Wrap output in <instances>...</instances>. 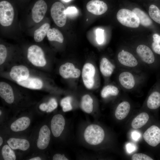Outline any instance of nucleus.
Returning <instances> with one entry per match:
<instances>
[{
	"label": "nucleus",
	"mask_w": 160,
	"mask_h": 160,
	"mask_svg": "<svg viewBox=\"0 0 160 160\" xmlns=\"http://www.w3.org/2000/svg\"><path fill=\"white\" fill-rule=\"evenodd\" d=\"M131 136L133 140L137 141L139 140L140 137L141 135L139 132L137 131H134L132 132Z\"/></svg>",
	"instance_id": "obj_39"
},
{
	"label": "nucleus",
	"mask_w": 160,
	"mask_h": 160,
	"mask_svg": "<svg viewBox=\"0 0 160 160\" xmlns=\"http://www.w3.org/2000/svg\"><path fill=\"white\" fill-rule=\"evenodd\" d=\"M0 96L8 103H12L14 101L13 89L9 84L5 82L0 83Z\"/></svg>",
	"instance_id": "obj_16"
},
{
	"label": "nucleus",
	"mask_w": 160,
	"mask_h": 160,
	"mask_svg": "<svg viewBox=\"0 0 160 160\" xmlns=\"http://www.w3.org/2000/svg\"><path fill=\"white\" fill-rule=\"evenodd\" d=\"M119 92L118 88L113 85H108L104 87L102 89L101 95L102 97L105 98L109 95L116 96Z\"/></svg>",
	"instance_id": "obj_29"
},
{
	"label": "nucleus",
	"mask_w": 160,
	"mask_h": 160,
	"mask_svg": "<svg viewBox=\"0 0 160 160\" xmlns=\"http://www.w3.org/2000/svg\"><path fill=\"white\" fill-rule=\"evenodd\" d=\"M116 17L122 25L127 27L137 28L140 25L139 18L132 11L127 9H121L117 12Z\"/></svg>",
	"instance_id": "obj_2"
},
{
	"label": "nucleus",
	"mask_w": 160,
	"mask_h": 160,
	"mask_svg": "<svg viewBox=\"0 0 160 160\" xmlns=\"http://www.w3.org/2000/svg\"><path fill=\"white\" fill-rule=\"evenodd\" d=\"M147 105L151 109L158 108L160 106V92L157 91L152 92L148 98Z\"/></svg>",
	"instance_id": "obj_23"
},
{
	"label": "nucleus",
	"mask_w": 160,
	"mask_h": 160,
	"mask_svg": "<svg viewBox=\"0 0 160 160\" xmlns=\"http://www.w3.org/2000/svg\"><path fill=\"white\" fill-rule=\"evenodd\" d=\"M95 69L92 64L87 63L83 66L82 72V77L85 86L88 89L92 88L94 84V76Z\"/></svg>",
	"instance_id": "obj_7"
},
{
	"label": "nucleus",
	"mask_w": 160,
	"mask_h": 160,
	"mask_svg": "<svg viewBox=\"0 0 160 160\" xmlns=\"http://www.w3.org/2000/svg\"><path fill=\"white\" fill-rule=\"evenodd\" d=\"M65 120L61 114L54 115L51 121V128L52 133L55 137H59L61 135L64 128Z\"/></svg>",
	"instance_id": "obj_10"
},
{
	"label": "nucleus",
	"mask_w": 160,
	"mask_h": 160,
	"mask_svg": "<svg viewBox=\"0 0 160 160\" xmlns=\"http://www.w3.org/2000/svg\"><path fill=\"white\" fill-rule=\"evenodd\" d=\"M50 27V25L48 23H46L36 30L34 34L35 41L36 42L41 41L47 35Z\"/></svg>",
	"instance_id": "obj_26"
},
{
	"label": "nucleus",
	"mask_w": 160,
	"mask_h": 160,
	"mask_svg": "<svg viewBox=\"0 0 160 160\" xmlns=\"http://www.w3.org/2000/svg\"><path fill=\"white\" fill-rule=\"evenodd\" d=\"M39 109L43 111H46L47 108V105L46 103H42L39 106Z\"/></svg>",
	"instance_id": "obj_43"
},
{
	"label": "nucleus",
	"mask_w": 160,
	"mask_h": 160,
	"mask_svg": "<svg viewBox=\"0 0 160 160\" xmlns=\"http://www.w3.org/2000/svg\"><path fill=\"white\" fill-rule=\"evenodd\" d=\"M139 18L140 24L145 27L151 25L152 22L148 15L144 11L138 8H134L132 11Z\"/></svg>",
	"instance_id": "obj_25"
},
{
	"label": "nucleus",
	"mask_w": 160,
	"mask_h": 160,
	"mask_svg": "<svg viewBox=\"0 0 160 160\" xmlns=\"http://www.w3.org/2000/svg\"><path fill=\"white\" fill-rule=\"evenodd\" d=\"M71 97L68 96L63 98L61 100L60 104L64 112L72 110V107L71 104Z\"/></svg>",
	"instance_id": "obj_32"
},
{
	"label": "nucleus",
	"mask_w": 160,
	"mask_h": 160,
	"mask_svg": "<svg viewBox=\"0 0 160 160\" xmlns=\"http://www.w3.org/2000/svg\"><path fill=\"white\" fill-rule=\"evenodd\" d=\"M53 160H68V159L67 158L64 154H55L52 158Z\"/></svg>",
	"instance_id": "obj_41"
},
{
	"label": "nucleus",
	"mask_w": 160,
	"mask_h": 160,
	"mask_svg": "<svg viewBox=\"0 0 160 160\" xmlns=\"http://www.w3.org/2000/svg\"><path fill=\"white\" fill-rule=\"evenodd\" d=\"M143 137L149 145L156 146L160 143V128L155 125L151 126L144 133Z\"/></svg>",
	"instance_id": "obj_6"
},
{
	"label": "nucleus",
	"mask_w": 160,
	"mask_h": 160,
	"mask_svg": "<svg viewBox=\"0 0 160 160\" xmlns=\"http://www.w3.org/2000/svg\"><path fill=\"white\" fill-rule=\"evenodd\" d=\"M59 71L60 75L64 79L77 78L81 74L80 71L76 68L72 63H70L61 65Z\"/></svg>",
	"instance_id": "obj_9"
},
{
	"label": "nucleus",
	"mask_w": 160,
	"mask_h": 160,
	"mask_svg": "<svg viewBox=\"0 0 160 160\" xmlns=\"http://www.w3.org/2000/svg\"><path fill=\"white\" fill-rule=\"evenodd\" d=\"M132 160H153V159L147 155L141 153L133 154L132 157Z\"/></svg>",
	"instance_id": "obj_35"
},
{
	"label": "nucleus",
	"mask_w": 160,
	"mask_h": 160,
	"mask_svg": "<svg viewBox=\"0 0 160 160\" xmlns=\"http://www.w3.org/2000/svg\"><path fill=\"white\" fill-rule=\"evenodd\" d=\"M137 52L142 60L148 64H152L155 60L154 55L151 49L147 46L141 44L137 46Z\"/></svg>",
	"instance_id": "obj_13"
},
{
	"label": "nucleus",
	"mask_w": 160,
	"mask_h": 160,
	"mask_svg": "<svg viewBox=\"0 0 160 160\" xmlns=\"http://www.w3.org/2000/svg\"><path fill=\"white\" fill-rule=\"evenodd\" d=\"M27 58L34 66L43 67L46 64L44 52L39 46L35 45L30 47L28 50Z\"/></svg>",
	"instance_id": "obj_3"
},
{
	"label": "nucleus",
	"mask_w": 160,
	"mask_h": 160,
	"mask_svg": "<svg viewBox=\"0 0 160 160\" xmlns=\"http://www.w3.org/2000/svg\"><path fill=\"white\" fill-rule=\"evenodd\" d=\"M119 62L126 66L133 67L137 65V61L133 55L129 52L122 50L118 55Z\"/></svg>",
	"instance_id": "obj_15"
},
{
	"label": "nucleus",
	"mask_w": 160,
	"mask_h": 160,
	"mask_svg": "<svg viewBox=\"0 0 160 160\" xmlns=\"http://www.w3.org/2000/svg\"><path fill=\"white\" fill-rule=\"evenodd\" d=\"M47 36L49 41H55L62 43L64 41L63 36L61 33L55 28H49L47 31Z\"/></svg>",
	"instance_id": "obj_28"
},
{
	"label": "nucleus",
	"mask_w": 160,
	"mask_h": 160,
	"mask_svg": "<svg viewBox=\"0 0 160 160\" xmlns=\"http://www.w3.org/2000/svg\"><path fill=\"white\" fill-rule=\"evenodd\" d=\"M47 8V3L44 0H39L35 3L31 11L32 17L36 23L40 22L44 18Z\"/></svg>",
	"instance_id": "obj_8"
},
{
	"label": "nucleus",
	"mask_w": 160,
	"mask_h": 160,
	"mask_svg": "<svg viewBox=\"0 0 160 160\" xmlns=\"http://www.w3.org/2000/svg\"><path fill=\"white\" fill-rule=\"evenodd\" d=\"M0 115H1V111H0Z\"/></svg>",
	"instance_id": "obj_47"
},
{
	"label": "nucleus",
	"mask_w": 160,
	"mask_h": 160,
	"mask_svg": "<svg viewBox=\"0 0 160 160\" xmlns=\"http://www.w3.org/2000/svg\"><path fill=\"white\" fill-rule=\"evenodd\" d=\"M86 7L87 10L96 15H100L105 12L108 7L106 4L100 0H92L87 4Z\"/></svg>",
	"instance_id": "obj_12"
},
{
	"label": "nucleus",
	"mask_w": 160,
	"mask_h": 160,
	"mask_svg": "<svg viewBox=\"0 0 160 160\" xmlns=\"http://www.w3.org/2000/svg\"><path fill=\"white\" fill-rule=\"evenodd\" d=\"M47 112H50L55 109L57 106V103L55 99L52 98L48 103Z\"/></svg>",
	"instance_id": "obj_37"
},
{
	"label": "nucleus",
	"mask_w": 160,
	"mask_h": 160,
	"mask_svg": "<svg viewBox=\"0 0 160 160\" xmlns=\"http://www.w3.org/2000/svg\"><path fill=\"white\" fill-rule=\"evenodd\" d=\"M11 78L17 82L24 80L29 76V71L28 68L23 65L13 66L10 72Z\"/></svg>",
	"instance_id": "obj_11"
},
{
	"label": "nucleus",
	"mask_w": 160,
	"mask_h": 160,
	"mask_svg": "<svg viewBox=\"0 0 160 160\" xmlns=\"http://www.w3.org/2000/svg\"><path fill=\"white\" fill-rule=\"evenodd\" d=\"M30 123V119L27 117H23L14 121L11 125L10 128L13 131H21L26 129Z\"/></svg>",
	"instance_id": "obj_19"
},
{
	"label": "nucleus",
	"mask_w": 160,
	"mask_h": 160,
	"mask_svg": "<svg viewBox=\"0 0 160 160\" xmlns=\"http://www.w3.org/2000/svg\"><path fill=\"white\" fill-rule=\"evenodd\" d=\"M62 0L64 2H69L71 0Z\"/></svg>",
	"instance_id": "obj_46"
},
{
	"label": "nucleus",
	"mask_w": 160,
	"mask_h": 160,
	"mask_svg": "<svg viewBox=\"0 0 160 160\" xmlns=\"http://www.w3.org/2000/svg\"><path fill=\"white\" fill-rule=\"evenodd\" d=\"M7 56V50L3 44L0 45V64L1 65L5 61Z\"/></svg>",
	"instance_id": "obj_34"
},
{
	"label": "nucleus",
	"mask_w": 160,
	"mask_h": 160,
	"mask_svg": "<svg viewBox=\"0 0 160 160\" xmlns=\"http://www.w3.org/2000/svg\"><path fill=\"white\" fill-rule=\"evenodd\" d=\"M3 143V139L2 138L0 137V146H1L2 144Z\"/></svg>",
	"instance_id": "obj_45"
},
{
	"label": "nucleus",
	"mask_w": 160,
	"mask_h": 160,
	"mask_svg": "<svg viewBox=\"0 0 160 160\" xmlns=\"http://www.w3.org/2000/svg\"><path fill=\"white\" fill-rule=\"evenodd\" d=\"M65 10L63 4L60 2L54 3L51 6V16L55 24L59 27H62L66 24L67 15Z\"/></svg>",
	"instance_id": "obj_5"
},
{
	"label": "nucleus",
	"mask_w": 160,
	"mask_h": 160,
	"mask_svg": "<svg viewBox=\"0 0 160 160\" xmlns=\"http://www.w3.org/2000/svg\"><path fill=\"white\" fill-rule=\"evenodd\" d=\"M119 80L120 84L127 89H132L135 85V80L133 75L128 72H124L120 74Z\"/></svg>",
	"instance_id": "obj_17"
},
{
	"label": "nucleus",
	"mask_w": 160,
	"mask_h": 160,
	"mask_svg": "<svg viewBox=\"0 0 160 160\" xmlns=\"http://www.w3.org/2000/svg\"><path fill=\"white\" fill-rule=\"evenodd\" d=\"M130 108L129 103L123 101L117 106L115 111V116L117 119L121 120L124 119L128 114Z\"/></svg>",
	"instance_id": "obj_21"
},
{
	"label": "nucleus",
	"mask_w": 160,
	"mask_h": 160,
	"mask_svg": "<svg viewBox=\"0 0 160 160\" xmlns=\"http://www.w3.org/2000/svg\"><path fill=\"white\" fill-rule=\"evenodd\" d=\"M50 131L47 126L44 125L41 128L37 145L39 148L44 149L48 146L50 140Z\"/></svg>",
	"instance_id": "obj_14"
},
{
	"label": "nucleus",
	"mask_w": 160,
	"mask_h": 160,
	"mask_svg": "<svg viewBox=\"0 0 160 160\" xmlns=\"http://www.w3.org/2000/svg\"><path fill=\"white\" fill-rule=\"evenodd\" d=\"M149 119L148 115L146 113L143 112L138 115L132 120L131 126L135 129L140 128L145 125Z\"/></svg>",
	"instance_id": "obj_24"
},
{
	"label": "nucleus",
	"mask_w": 160,
	"mask_h": 160,
	"mask_svg": "<svg viewBox=\"0 0 160 160\" xmlns=\"http://www.w3.org/2000/svg\"><path fill=\"white\" fill-rule=\"evenodd\" d=\"M96 39L97 43L99 44L103 43L104 40V30L97 28L96 30Z\"/></svg>",
	"instance_id": "obj_33"
},
{
	"label": "nucleus",
	"mask_w": 160,
	"mask_h": 160,
	"mask_svg": "<svg viewBox=\"0 0 160 160\" xmlns=\"http://www.w3.org/2000/svg\"><path fill=\"white\" fill-rule=\"evenodd\" d=\"M153 42L158 44H160V36L157 34L153 35Z\"/></svg>",
	"instance_id": "obj_42"
},
{
	"label": "nucleus",
	"mask_w": 160,
	"mask_h": 160,
	"mask_svg": "<svg viewBox=\"0 0 160 160\" xmlns=\"http://www.w3.org/2000/svg\"><path fill=\"white\" fill-rule=\"evenodd\" d=\"M7 143L9 145L13 150L19 149L25 151L30 147L29 142L25 139L11 138L7 141Z\"/></svg>",
	"instance_id": "obj_18"
},
{
	"label": "nucleus",
	"mask_w": 160,
	"mask_h": 160,
	"mask_svg": "<svg viewBox=\"0 0 160 160\" xmlns=\"http://www.w3.org/2000/svg\"><path fill=\"white\" fill-rule=\"evenodd\" d=\"M78 9L75 7L71 6L67 8L65 10L67 16L69 17H73L77 15Z\"/></svg>",
	"instance_id": "obj_36"
},
{
	"label": "nucleus",
	"mask_w": 160,
	"mask_h": 160,
	"mask_svg": "<svg viewBox=\"0 0 160 160\" xmlns=\"http://www.w3.org/2000/svg\"><path fill=\"white\" fill-rule=\"evenodd\" d=\"M17 83L22 87L33 89H40L43 86L42 81L37 78L28 77L24 80L17 82Z\"/></svg>",
	"instance_id": "obj_20"
},
{
	"label": "nucleus",
	"mask_w": 160,
	"mask_h": 160,
	"mask_svg": "<svg viewBox=\"0 0 160 160\" xmlns=\"http://www.w3.org/2000/svg\"><path fill=\"white\" fill-rule=\"evenodd\" d=\"M84 137L87 143L96 145L99 144L103 141L105 132L103 129L99 125L91 124L85 129Z\"/></svg>",
	"instance_id": "obj_1"
},
{
	"label": "nucleus",
	"mask_w": 160,
	"mask_h": 160,
	"mask_svg": "<svg viewBox=\"0 0 160 160\" xmlns=\"http://www.w3.org/2000/svg\"><path fill=\"white\" fill-rule=\"evenodd\" d=\"M8 145H5L2 148L1 153L3 158L5 160H15L16 159L15 153Z\"/></svg>",
	"instance_id": "obj_30"
},
{
	"label": "nucleus",
	"mask_w": 160,
	"mask_h": 160,
	"mask_svg": "<svg viewBox=\"0 0 160 160\" xmlns=\"http://www.w3.org/2000/svg\"><path fill=\"white\" fill-rule=\"evenodd\" d=\"M100 68L102 74L105 76L108 77L112 73L115 66L107 59L104 57L101 60Z\"/></svg>",
	"instance_id": "obj_22"
},
{
	"label": "nucleus",
	"mask_w": 160,
	"mask_h": 160,
	"mask_svg": "<svg viewBox=\"0 0 160 160\" xmlns=\"http://www.w3.org/2000/svg\"><path fill=\"white\" fill-rule=\"evenodd\" d=\"M136 148L135 144L132 143H128L126 145V150L128 153L134 152L136 149Z\"/></svg>",
	"instance_id": "obj_38"
},
{
	"label": "nucleus",
	"mask_w": 160,
	"mask_h": 160,
	"mask_svg": "<svg viewBox=\"0 0 160 160\" xmlns=\"http://www.w3.org/2000/svg\"><path fill=\"white\" fill-rule=\"evenodd\" d=\"M14 15L13 8L9 2L3 1L0 2V23L4 26L10 25Z\"/></svg>",
	"instance_id": "obj_4"
},
{
	"label": "nucleus",
	"mask_w": 160,
	"mask_h": 160,
	"mask_svg": "<svg viewBox=\"0 0 160 160\" xmlns=\"http://www.w3.org/2000/svg\"><path fill=\"white\" fill-rule=\"evenodd\" d=\"M93 99L89 95L87 94L84 95L81 103L82 109L86 113H91L93 110Z\"/></svg>",
	"instance_id": "obj_27"
},
{
	"label": "nucleus",
	"mask_w": 160,
	"mask_h": 160,
	"mask_svg": "<svg viewBox=\"0 0 160 160\" xmlns=\"http://www.w3.org/2000/svg\"><path fill=\"white\" fill-rule=\"evenodd\" d=\"M152 47L155 53L160 55V44H156L153 42L152 44Z\"/></svg>",
	"instance_id": "obj_40"
},
{
	"label": "nucleus",
	"mask_w": 160,
	"mask_h": 160,
	"mask_svg": "<svg viewBox=\"0 0 160 160\" xmlns=\"http://www.w3.org/2000/svg\"><path fill=\"white\" fill-rule=\"evenodd\" d=\"M148 12L151 18L160 24V10L159 8L154 5H151L149 6Z\"/></svg>",
	"instance_id": "obj_31"
},
{
	"label": "nucleus",
	"mask_w": 160,
	"mask_h": 160,
	"mask_svg": "<svg viewBox=\"0 0 160 160\" xmlns=\"http://www.w3.org/2000/svg\"><path fill=\"white\" fill-rule=\"evenodd\" d=\"M41 158L39 157H36L33 158H32L30 159V160H41Z\"/></svg>",
	"instance_id": "obj_44"
}]
</instances>
